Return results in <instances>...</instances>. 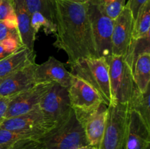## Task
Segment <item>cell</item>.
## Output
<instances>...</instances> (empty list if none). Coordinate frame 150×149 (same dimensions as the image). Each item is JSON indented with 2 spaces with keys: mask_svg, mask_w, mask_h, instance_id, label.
Instances as JSON below:
<instances>
[{
  "mask_svg": "<svg viewBox=\"0 0 150 149\" xmlns=\"http://www.w3.org/2000/svg\"><path fill=\"white\" fill-rule=\"evenodd\" d=\"M150 89L145 93H142L135 86L133 96L127 104L129 110H133L141 114L146 124L150 126V108H149Z\"/></svg>",
  "mask_w": 150,
  "mask_h": 149,
  "instance_id": "19",
  "label": "cell"
},
{
  "mask_svg": "<svg viewBox=\"0 0 150 149\" xmlns=\"http://www.w3.org/2000/svg\"><path fill=\"white\" fill-rule=\"evenodd\" d=\"M30 25L35 34L38 33L42 27L47 35L55 34L57 30L56 25L39 12H35L30 15Z\"/></svg>",
  "mask_w": 150,
  "mask_h": 149,
  "instance_id": "23",
  "label": "cell"
},
{
  "mask_svg": "<svg viewBox=\"0 0 150 149\" xmlns=\"http://www.w3.org/2000/svg\"><path fill=\"white\" fill-rule=\"evenodd\" d=\"M133 74L136 87L142 93L149 89L150 82V53L145 50L133 57Z\"/></svg>",
  "mask_w": 150,
  "mask_h": 149,
  "instance_id": "18",
  "label": "cell"
},
{
  "mask_svg": "<svg viewBox=\"0 0 150 149\" xmlns=\"http://www.w3.org/2000/svg\"><path fill=\"white\" fill-rule=\"evenodd\" d=\"M128 106L123 104L108 107L106 124L99 149H126Z\"/></svg>",
  "mask_w": 150,
  "mask_h": 149,
  "instance_id": "5",
  "label": "cell"
},
{
  "mask_svg": "<svg viewBox=\"0 0 150 149\" xmlns=\"http://www.w3.org/2000/svg\"><path fill=\"white\" fill-rule=\"evenodd\" d=\"M70 66V73L90 85L102 98L103 103L113 105L109 65L104 57L83 58Z\"/></svg>",
  "mask_w": 150,
  "mask_h": 149,
  "instance_id": "4",
  "label": "cell"
},
{
  "mask_svg": "<svg viewBox=\"0 0 150 149\" xmlns=\"http://www.w3.org/2000/svg\"><path fill=\"white\" fill-rule=\"evenodd\" d=\"M10 99H11V96H0V123L2 122L3 120L5 118Z\"/></svg>",
  "mask_w": 150,
  "mask_h": 149,
  "instance_id": "30",
  "label": "cell"
},
{
  "mask_svg": "<svg viewBox=\"0 0 150 149\" xmlns=\"http://www.w3.org/2000/svg\"><path fill=\"white\" fill-rule=\"evenodd\" d=\"M54 83H36L26 90L11 96L5 118L18 116L39 106L41 99Z\"/></svg>",
  "mask_w": 150,
  "mask_h": 149,
  "instance_id": "10",
  "label": "cell"
},
{
  "mask_svg": "<svg viewBox=\"0 0 150 149\" xmlns=\"http://www.w3.org/2000/svg\"><path fill=\"white\" fill-rule=\"evenodd\" d=\"M13 144L10 145H0V149H10Z\"/></svg>",
  "mask_w": 150,
  "mask_h": 149,
  "instance_id": "31",
  "label": "cell"
},
{
  "mask_svg": "<svg viewBox=\"0 0 150 149\" xmlns=\"http://www.w3.org/2000/svg\"><path fill=\"white\" fill-rule=\"evenodd\" d=\"M150 1L144 4L134 20L133 39L138 40L149 37Z\"/></svg>",
  "mask_w": 150,
  "mask_h": 149,
  "instance_id": "20",
  "label": "cell"
},
{
  "mask_svg": "<svg viewBox=\"0 0 150 149\" xmlns=\"http://www.w3.org/2000/svg\"><path fill=\"white\" fill-rule=\"evenodd\" d=\"M73 74L67 71L64 64L54 56H49L41 64H37L35 69L36 83L52 82L68 88Z\"/></svg>",
  "mask_w": 150,
  "mask_h": 149,
  "instance_id": "15",
  "label": "cell"
},
{
  "mask_svg": "<svg viewBox=\"0 0 150 149\" xmlns=\"http://www.w3.org/2000/svg\"><path fill=\"white\" fill-rule=\"evenodd\" d=\"M56 125L57 124L47 116L39 106L22 115L4 118L0 123L1 128L35 139H39Z\"/></svg>",
  "mask_w": 150,
  "mask_h": 149,
  "instance_id": "6",
  "label": "cell"
},
{
  "mask_svg": "<svg viewBox=\"0 0 150 149\" xmlns=\"http://www.w3.org/2000/svg\"><path fill=\"white\" fill-rule=\"evenodd\" d=\"M10 37L20 39L18 27L7 23L5 20H0V42Z\"/></svg>",
  "mask_w": 150,
  "mask_h": 149,
  "instance_id": "27",
  "label": "cell"
},
{
  "mask_svg": "<svg viewBox=\"0 0 150 149\" xmlns=\"http://www.w3.org/2000/svg\"><path fill=\"white\" fill-rule=\"evenodd\" d=\"M21 42L24 47L35 50L36 34L30 25V13L25 0H13Z\"/></svg>",
  "mask_w": 150,
  "mask_h": 149,
  "instance_id": "16",
  "label": "cell"
},
{
  "mask_svg": "<svg viewBox=\"0 0 150 149\" xmlns=\"http://www.w3.org/2000/svg\"><path fill=\"white\" fill-rule=\"evenodd\" d=\"M86 149H99V147L98 146L90 145H89L86 146Z\"/></svg>",
  "mask_w": 150,
  "mask_h": 149,
  "instance_id": "32",
  "label": "cell"
},
{
  "mask_svg": "<svg viewBox=\"0 0 150 149\" xmlns=\"http://www.w3.org/2000/svg\"><path fill=\"white\" fill-rule=\"evenodd\" d=\"M0 1H1V0H0Z\"/></svg>",
  "mask_w": 150,
  "mask_h": 149,
  "instance_id": "35",
  "label": "cell"
},
{
  "mask_svg": "<svg viewBox=\"0 0 150 149\" xmlns=\"http://www.w3.org/2000/svg\"><path fill=\"white\" fill-rule=\"evenodd\" d=\"M68 93L70 106L76 112H92L103 103L102 98L90 85L73 74Z\"/></svg>",
  "mask_w": 150,
  "mask_h": 149,
  "instance_id": "9",
  "label": "cell"
},
{
  "mask_svg": "<svg viewBox=\"0 0 150 149\" xmlns=\"http://www.w3.org/2000/svg\"><path fill=\"white\" fill-rule=\"evenodd\" d=\"M35 50L21 47L0 61V79L35 62Z\"/></svg>",
  "mask_w": 150,
  "mask_h": 149,
  "instance_id": "17",
  "label": "cell"
},
{
  "mask_svg": "<svg viewBox=\"0 0 150 149\" xmlns=\"http://www.w3.org/2000/svg\"><path fill=\"white\" fill-rule=\"evenodd\" d=\"M113 105H127L136 86L133 74V48L126 56H113L108 58Z\"/></svg>",
  "mask_w": 150,
  "mask_h": 149,
  "instance_id": "3",
  "label": "cell"
},
{
  "mask_svg": "<svg viewBox=\"0 0 150 149\" xmlns=\"http://www.w3.org/2000/svg\"><path fill=\"white\" fill-rule=\"evenodd\" d=\"M23 46L20 39L14 37L7 38L0 42V61Z\"/></svg>",
  "mask_w": 150,
  "mask_h": 149,
  "instance_id": "24",
  "label": "cell"
},
{
  "mask_svg": "<svg viewBox=\"0 0 150 149\" xmlns=\"http://www.w3.org/2000/svg\"><path fill=\"white\" fill-rule=\"evenodd\" d=\"M39 108L56 124L62 121L72 110L68 88L54 83L42 98Z\"/></svg>",
  "mask_w": 150,
  "mask_h": 149,
  "instance_id": "11",
  "label": "cell"
},
{
  "mask_svg": "<svg viewBox=\"0 0 150 149\" xmlns=\"http://www.w3.org/2000/svg\"><path fill=\"white\" fill-rule=\"evenodd\" d=\"M76 114L83 126L89 144L99 147L106 124L108 106L102 103L92 112L86 113L76 112Z\"/></svg>",
  "mask_w": 150,
  "mask_h": 149,
  "instance_id": "12",
  "label": "cell"
},
{
  "mask_svg": "<svg viewBox=\"0 0 150 149\" xmlns=\"http://www.w3.org/2000/svg\"><path fill=\"white\" fill-rule=\"evenodd\" d=\"M16 19L13 0L0 1V20Z\"/></svg>",
  "mask_w": 150,
  "mask_h": 149,
  "instance_id": "28",
  "label": "cell"
},
{
  "mask_svg": "<svg viewBox=\"0 0 150 149\" xmlns=\"http://www.w3.org/2000/svg\"><path fill=\"white\" fill-rule=\"evenodd\" d=\"M75 1H77V2H80V3H88L90 0H73Z\"/></svg>",
  "mask_w": 150,
  "mask_h": 149,
  "instance_id": "33",
  "label": "cell"
},
{
  "mask_svg": "<svg viewBox=\"0 0 150 149\" xmlns=\"http://www.w3.org/2000/svg\"><path fill=\"white\" fill-rule=\"evenodd\" d=\"M30 15L35 12L42 13L50 21L55 24L54 0H25ZM56 25V24H55Z\"/></svg>",
  "mask_w": 150,
  "mask_h": 149,
  "instance_id": "21",
  "label": "cell"
},
{
  "mask_svg": "<svg viewBox=\"0 0 150 149\" xmlns=\"http://www.w3.org/2000/svg\"><path fill=\"white\" fill-rule=\"evenodd\" d=\"M88 4V13L99 57L108 60L111 54L114 20L104 14L97 4Z\"/></svg>",
  "mask_w": 150,
  "mask_h": 149,
  "instance_id": "7",
  "label": "cell"
},
{
  "mask_svg": "<svg viewBox=\"0 0 150 149\" xmlns=\"http://www.w3.org/2000/svg\"><path fill=\"white\" fill-rule=\"evenodd\" d=\"M36 62H33L0 79V96H13L36 83Z\"/></svg>",
  "mask_w": 150,
  "mask_h": 149,
  "instance_id": "13",
  "label": "cell"
},
{
  "mask_svg": "<svg viewBox=\"0 0 150 149\" xmlns=\"http://www.w3.org/2000/svg\"><path fill=\"white\" fill-rule=\"evenodd\" d=\"M149 1V0H128L127 4L130 8L134 20L136 18L142 7Z\"/></svg>",
  "mask_w": 150,
  "mask_h": 149,
  "instance_id": "29",
  "label": "cell"
},
{
  "mask_svg": "<svg viewBox=\"0 0 150 149\" xmlns=\"http://www.w3.org/2000/svg\"><path fill=\"white\" fill-rule=\"evenodd\" d=\"M56 39L54 46L67 57L69 65L83 58H98L87 3L54 0Z\"/></svg>",
  "mask_w": 150,
  "mask_h": 149,
  "instance_id": "1",
  "label": "cell"
},
{
  "mask_svg": "<svg viewBox=\"0 0 150 149\" xmlns=\"http://www.w3.org/2000/svg\"><path fill=\"white\" fill-rule=\"evenodd\" d=\"M133 18L127 4L120 14L114 20L111 54L113 56H126L131 49L134 39H133Z\"/></svg>",
  "mask_w": 150,
  "mask_h": 149,
  "instance_id": "8",
  "label": "cell"
},
{
  "mask_svg": "<svg viewBox=\"0 0 150 149\" xmlns=\"http://www.w3.org/2000/svg\"><path fill=\"white\" fill-rule=\"evenodd\" d=\"M149 149H150V148H149Z\"/></svg>",
  "mask_w": 150,
  "mask_h": 149,
  "instance_id": "36",
  "label": "cell"
},
{
  "mask_svg": "<svg viewBox=\"0 0 150 149\" xmlns=\"http://www.w3.org/2000/svg\"><path fill=\"white\" fill-rule=\"evenodd\" d=\"M150 148V126L139 112L128 109L126 149Z\"/></svg>",
  "mask_w": 150,
  "mask_h": 149,
  "instance_id": "14",
  "label": "cell"
},
{
  "mask_svg": "<svg viewBox=\"0 0 150 149\" xmlns=\"http://www.w3.org/2000/svg\"><path fill=\"white\" fill-rule=\"evenodd\" d=\"M38 140L45 149H77L89 145L83 126L73 109L64 119Z\"/></svg>",
  "mask_w": 150,
  "mask_h": 149,
  "instance_id": "2",
  "label": "cell"
},
{
  "mask_svg": "<svg viewBox=\"0 0 150 149\" xmlns=\"http://www.w3.org/2000/svg\"><path fill=\"white\" fill-rule=\"evenodd\" d=\"M86 147H81V148H79L77 149H86Z\"/></svg>",
  "mask_w": 150,
  "mask_h": 149,
  "instance_id": "34",
  "label": "cell"
},
{
  "mask_svg": "<svg viewBox=\"0 0 150 149\" xmlns=\"http://www.w3.org/2000/svg\"><path fill=\"white\" fill-rule=\"evenodd\" d=\"M88 3L97 4L104 14L114 20L122 11L126 0H90Z\"/></svg>",
  "mask_w": 150,
  "mask_h": 149,
  "instance_id": "22",
  "label": "cell"
},
{
  "mask_svg": "<svg viewBox=\"0 0 150 149\" xmlns=\"http://www.w3.org/2000/svg\"><path fill=\"white\" fill-rule=\"evenodd\" d=\"M26 138H32V137L0 127V145L13 144L18 140Z\"/></svg>",
  "mask_w": 150,
  "mask_h": 149,
  "instance_id": "25",
  "label": "cell"
},
{
  "mask_svg": "<svg viewBox=\"0 0 150 149\" xmlns=\"http://www.w3.org/2000/svg\"><path fill=\"white\" fill-rule=\"evenodd\" d=\"M10 149H45V146L38 139L26 138L13 143Z\"/></svg>",
  "mask_w": 150,
  "mask_h": 149,
  "instance_id": "26",
  "label": "cell"
}]
</instances>
